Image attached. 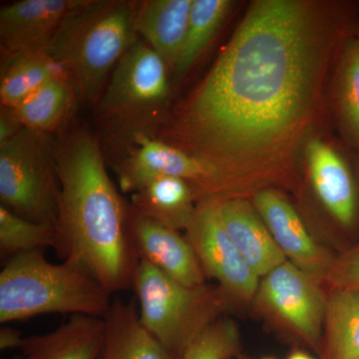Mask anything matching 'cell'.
<instances>
[{
    "mask_svg": "<svg viewBox=\"0 0 359 359\" xmlns=\"http://www.w3.org/2000/svg\"><path fill=\"white\" fill-rule=\"evenodd\" d=\"M354 160H355L356 168H358V171L359 173V148L358 150L354 151Z\"/></svg>",
    "mask_w": 359,
    "mask_h": 359,
    "instance_id": "obj_30",
    "label": "cell"
},
{
    "mask_svg": "<svg viewBox=\"0 0 359 359\" xmlns=\"http://www.w3.org/2000/svg\"><path fill=\"white\" fill-rule=\"evenodd\" d=\"M1 205L58 231L60 184L39 132L21 128L0 143Z\"/></svg>",
    "mask_w": 359,
    "mask_h": 359,
    "instance_id": "obj_6",
    "label": "cell"
},
{
    "mask_svg": "<svg viewBox=\"0 0 359 359\" xmlns=\"http://www.w3.org/2000/svg\"><path fill=\"white\" fill-rule=\"evenodd\" d=\"M13 359H28L27 358H26V356L23 355H21V356H18V358H13Z\"/></svg>",
    "mask_w": 359,
    "mask_h": 359,
    "instance_id": "obj_32",
    "label": "cell"
},
{
    "mask_svg": "<svg viewBox=\"0 0 359 359\" xmlns=\"http://www.w3.org/2000/svg\"><path fill=\"white\" fill-rule=\"evenodd\" d=\"M130 233L139 259H144L189 287L204 285L205 273L188 238L178 231L131 212Z\"/></svg>",
    "mask_w": 359,
    "mask_h": 359,
    "instance_id": "obj_13",
    "label": "cell"
},
{
    "mask_svg": "<svg viewBox=\"0 0 359 359\" xmlns=\"http://www.w3.org/2000/svg\"><path fill=\"white\" fill-rule=\"evenodd\" d=\"M238 344L235 323L218 320L198 335L180 359H230L237 351Z\"/></svg>",
    "mask_w": 359,
    "mask_h": 359,
    "instance_id": "obj_26",
    "label": "cell"
},
{
    "mask_svg": "<svg viewBox=\"0 0 359 359\" xmlns=\"http://www.w3.org/2000/svg\"><path fill=\"white\" fill-rule=\"evenodd\" d=\"M355 37H356V39H359V6H358V26H356Z\"/></svg>",
    "mask_w": 359,
    "mask_h": 359,
    "instance_id": "obj_31",
    "label": "cell"
},
{
    "mask_svg": "<svg viewBox=\"0 0 359 359\" xmlns=\"http://www.w3.org/2000/svg\"><path fill=\"white\" fill-rule=\"evenodd\" d=\"M111 294L88 273L69 263L52 264L43 250L13 257L0 273V323L47 313L104 318Z\"/></svg>",
    "mask_w": 359,
    "mask_h": 359,
    "instance_id": "obj_3",
    "label": "cell"
},
{
    "mask_svg": "<svg viewBox=\"0 0 359 359\" xmlns=\"http://www.w3.org/2000/svg\"><path fill=\"white\" fill-rule=\"evenodd\" d=\"M54 161L60 184L59 256L111 294L132 287L140 259L130 233L131 212L111 181L98 143L79 132Z\"/></svg>",
    "mask_w": 359,
    "mask_h": 359,
    "instance_id": "obj_2",
    "label": "cell"
},
{
    "mask_svg": "<svg viewBox=\"0 0 359 359\" xmlns=\"http://www.w3.org/2000/svg\"><path fill=\"white\" fill-rule=\"evenodd\" d=\"M168 69L146 42H135L116 65L103 97V110L127 119L153 114L169 94Z\"/></svg>",
    "mask_w": 359,
    "mask_h": 359,
    "instance_id": "obj_9",
    "label": "cell"
},
{
    "mask_svg": "<svg viewBox=\"0 0 359 359\" xmlns=\"http://www.w3.org/2000/svg\"><path fill=\"white\" fill-rule=\"evenodd\" d=\"M136 11L126 1H86L56 33L46 52L82 96L93 99L136 42Z\"/></svg>",
    "mask_w": 359,
    "mask_h": 359,
    "instance_id": "obj_4",
    "label": "cell"
},
{
    "mask_svg": "<svg viewBox=\"0 0 359 359\" xmlns=\"http://www.w3.org/2000/svg\"><path fill=\"white\" fill-rule=\"evenodd\" d=\"M142 325L165 348L181 358L216 320L222 297L205 285L189 287L141 259L132 282Z\"/></svg>",
    "mask_w": 359,
    "mask_h": 359,
    "instance_id": "obj_5",
    "label": "cell"
},
{
    "mask_svg": "<svg viewBox=\"0 0 359 359\" xmlns=\"http://www.w3.org/2000/svg\"><path fill=\"white\" fill-rule=\"evenodd\" d=\"M330 108L342 143L359 148V39L342 45L330 78Z\"/></svg>",
    "mask_w": 359,
    "mask_h": 359,
    "instance_id": "obj_20",
    "label": "cell"
},
{
    "mask_svg": "<svg viewBox=\"0 0 359 359\" xmlns=\"http://www.w3.org/2000/svg\"><path fill=\"white\" fill-rule=\"evenodd\" d=\"M104 320L105 340L98 359H180L144 327L134 299L116 297Z\"/></svg>",
    "mask_w": 359,
    "mask_h": 359,
    "instance_id": "obj_17",
    "label": "cell"
},
{
    "mask_svg": "<svg viewBox=\"0 0 359 359\" xmlns=\"http://www.w3.org/2000/svg\"><path fill=\"white\" fill-rule=\"evenodd\" d=\"M309 183L335 223L351 228L359 219V173L354 151L313 135L302 149Z\"/></svg>",
    "mask_w": 359,
    "mask_h": 359,
    "instance_id": "obj_7",
    "label": "cell"
},
{
    "mask_svg": "<svg viewBox=\"0 0 359 359\" xmlns=\"http://www.w3.org/2000/svg\"><path fill=\"white\" fill-rule=\"evenodd\" d=\"M204 273L216 278L226 292L250 299L259 287V278L245 263L219 216L217 199L201 201L188 229Z\"/></svg>",
    "mask_w": 359,
    "mask_h": 359,
    "instance_id": "obj_10",
    "label": "cell"
},
{
    "mask_svg": "<svg viewBox=\"0 0 359 359\" xmlns=\"http://www.w3.org/2000/svg\"><path fill=\"white\" fill-rule=\"evenodd\" d=\"M25 337L20 330L4 325L0 330V349L1 351H11V349H20Z\"/></svg>",
    "mask_w": 359,
    "mask_h": 359,
    "instance_id": "obj_28",
    "label": "cell"
},
{
    "mask_svg": "<svg viewBox=\"0 0 359 359\" xmlns=\"http://www.w3.org/2000/svg\"><path fill=\"white\" fill-rule=\"evenodd\" d=\"M358 20L351 1L250 4L178 122L185 151L218 170L233 197L290 173Z\"/></svg>",
    "mask_w": 359,
    "mask_h": 359,
    "instance_id": "obj_1",
    "label": "cell"
},
{
    "mask_svg": "<svg viewBox=\"0 0 359 359\" xmlns=\"http://www.w3.org/2000/svg\"><path fill=\"white\" fill-rule=\"evenodd\" d=\"M328 346L332 359H359V289L344 287L327 304Z\"/></svg>",
    "mask_w": 359,
    "mask_h": 359,
    "instance_id": "obj_24",
    "label": "cell"
},
{
    "mask_svg": "<svg viewBox=\"0 0 359 359\" xmlns=\"http://www.w3.org/2000/svg\"><path fill=\"white\" fill-rule=\"evenodd\" d=\"M75 87L67 75L54 78L9 110L22 128L36 132L57 128L72 107Z\"/></svg>",
    "mask_w": 359,
    "mask_h": 359,
    "instance_id": "obj_21",
    "label": "cell"
},
{
    "mask_svg": "<svg viewBox=\"0 0 359 359\" xmlns=\"http://www.w3.org/2000/svg\"><path fill=\"white\" fill-rule=\"evenodd\" d=\"M59 249L58 231L49 224L18 216L0 205V255L9 259L34 250Z\"/></svg>",
    "mask_w": 359,
    "mask_h": 359,
    "instance_id": "obj_25",
    "label": "cell"
},
{
    "mask_svg": "<svg viewBox=\"0 0 359 359\" xmlns=\"http://www.w3.org/2000/svg\"><path fill=\"white\" fill-rule=\"evenodd\" d=\"M105 334L104 318L75 314L48 334L25 337L20 351L28 359H98Z\"/></svg>",
    "mask_w": 359,
    "mask_h": 359,
    "instance_id": "obj_16",
    "label": "cell"
},
{
    "mask_svg": "<svg viewBox=\"0 0 359 359\" xmlns=\"http://www.w3.org/2000/svg\"><path fill=\"white\" fill-rule=\"evenodd\" d=\"M287 359H314L309 354L302 353V351H295V353L290 354V358Z\"/></svg>",
    "mask_w": 359,
    "mask_h": 359,
    "instance_id": "obj_29",
    "label": "cell"
},
{
    "mask_svg": "<svg viewBox=\"0 0 359 359\" xmlns=\"http://www.w3.org/2000/svg\"><path fill=\"white\" fill-rule=\"evenodd\" d=\"M259 295L269 309L311 344H318L327 304L316 278L290 262L264 276Z\"/></svg>",
    "mask_w": 359,
    "mask_h": 359,
    "instance_id": "obj_11",
    "label": "cell"
},
{
    "mask_svg": "<svg viewBox=\"0 0 359 359\" xmlns=\"http://www.w3.org/2000/svg\"><path fill=\"white\" fill-rule=\"evenodd\" d=\"M86 0H22L0 11V40L11 57L46 51L68 18Z\"/></svg>",
    "mask_w": 359,
    "mask_h": 359,
    "instance_id": "obj_12",
    "label": "cell"
},
{
    "mask_svg": "<svg viewBox=\"0 0 359 359\" xmlns=\"http://www.w3.org/2000/svg\"><path fill=\"white\" fill-rule=\"evenodd\" d=\"M193 0H151L137 8L135 30L174 70L183 48Z\"/></svg>",
    "mask_w": 359,
    "mask_h": 359,
    "instance_id": "obj_18",
    "label": "cell"
},
{
    "mask_svg": "<svg viewBox=\"0 0 359 359\" xmlns=\"http://www.w3.org/2000/svg\"><path fill=\"white\" fill-rule=\"evenodd\" d=\"M222 222L245 263L259 278L287 262L254 205L244 197L217 200Z\"/></svg>",
    "mask_w": 359,
    "mask_h": 359,
    "instance_id": "obj_15",
    "label": "cell"
},
{
    "mask_svg": "<svg viewBox=\"0 0 359 359\" xmlns=\"http://www.w3.org/2000/svg\"><path fill=\"white\" fill-rule=\"evenodd\" d=\"M264 359H271V358H264Z\"/></svg>",
    "mask_w": 359,
    "mask_h": 359,
    "instance_id": "obj_33",
    "label": "cell"
},
{
    "mask_svg": "<svg viewBox=\"0 0 359 359\" xmlns=\"http://www.w3.org/2000/svg\"><path fill=\"white\" fill-rule=\"evenodd\" d=\"M235 2L231 0H193L183 48L174 68V75L181 78L199 59L216 36Z\"/></svg>",
    "mask_w": 359,
    "mask_h": 359,
    "instance_id": "obj_23",
    "label": "cell"
},
{
    "mask_svg": "<svg viewBox=\"0 0 359 359\" xmlns=\"http://www.w3.org/2000/svg\"><path fill=\"white\" fill-rule=\"evenodd\" d=\"M252 196L255 209L285 257L313 278L325 275L330 266L327 255L285 196L273 188L262 189Z\"/></svg>",
    "mask_w": 359,
    "mask_h": 359,
    "instance_id": "obj_14",
    "label": "cell"
},
{
    "mask_svg": "<svg viewBox=\"0 0 359 359\" xmlns=\"http://www.w3.org/2000/svg\"><path fill=\"white\" fill-rule=\"evenodd\" d=\"M66 74L46 51L13 56L2 73L0 100L6 109H13L30 94L54 78Z\"/></svg>",
    "mask_w": 359,
    "mask_h": 359,
    "instance_id": "obj_22",
    "label": "cell"
},
{
    "mask_svg": "<svg viewBox=\"0 0 359 359\" xmlns=\"http://www.w3.org/2000/svg\"><path fill=\"white\" fill-rule=\"evenodd\" d=\"M196 197L193 187L185 180L159 177L135 191L132 212L172 230L188 231L197 212Z\"/></svg>",
    "mask_w": 359,
    "mask_h": 359,
    "instance_id": "obj_19",
    "label": "cell"
},
{
    "mask_svg": "<svg viewBox=\"0 0 359 359\" xmlns=\"http://www.w3.org/2000/svg\"><path fill=\"white\" fill-rule=\"evenodd\" d=\"M337 276L346 287L359 289V249L351 252L341 262Z\"/></svg>",
    "mask_w": 359,
    "mask_h": 359,
    "instance_id": "obj_27",
    "label": "cell"
},
{
    "mask_svg": "<svg viewBox=\"0 0 359 359\" xmlns=\"http://www.w3.org/2000/svg\"><path fill=\"white\" fill-rule=\"evenodd\" d=\"M137 140L138 147L120 170L124 190L134 193L151 180L175 177L188 182L202 201L231 198L223 175L208 163L164 142L144 136Z\"/></svg>",
    "mask_w": 359,
    "mask_h": 359,
    "instance_id": "obj_8",
    "label": "cell"
}]
</instances>
